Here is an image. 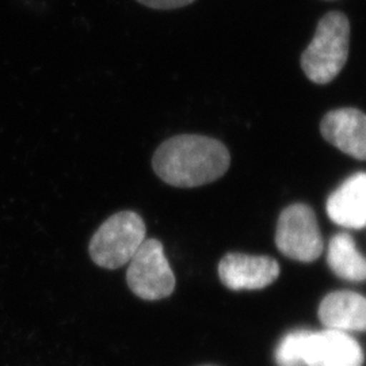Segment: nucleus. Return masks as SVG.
Masks as SVG:
<instances>
[{"label": "nucleus", "mask_w": 366, "mask_h": 366, "mask_svg": "<svg viewBox=\"0 0 366 366\" xmlns=\"http://www.w3.org/2000/svg\"><path fill=\"white\" fill-rule=\"evenodd\" d=\"M307 334V330H297L289 332L280 342L277 352H275V361L280 366L300 365V353L302 340Z\"/></svg>", "instance_id": "f8f14e48"}, {"label": "nucleus", "mask_w": 366, "mask_h": 366, "mask_svg": "<svg viewBox=\"0 0 366 366\" xmlns=\"http://www.w3.org/2000/svg\"><path fill=\"white\" fill-rule=\"evenodd\" d=\"M145 222L136 212L124 210L109 217L92 236L90 257L98 266L114 270L131 261L145 240Z\"/></svg>", "instance_id": "7ed1b4c3"}, {"label": "nucleus", "mask_w": 366, "mask_h": 366, "mask_svg": "<svg viewBox=\"0 0 366 366\" xmlns=\"http://www.w3.org/2000/svg\"><path fill=\"white\" fill-rule=\"evenodd\" d=\"M319 319L331 330L366 331V297L349 290L332 292L322 301Z\"/></svg>", "instance_id": "9d476101"}, {"label": "nucleus", "mask_w": 366, "mask_h": 366, "mask_svg": "<svg viewBox=\"0 0 366 366\" xmlns=\"http://www.w3.org/2000/svg\"><path fill=\"white\" fill-rule=\"evenodd\" d=\"M328 266L342 280L352 282L366 281V257L355 246L353 237L338 234L330 242Z\"/></svg>", "instance_id": "9b49d317"}, {"label": "nucleus", "mask_w": 366, "mask_h": 366, "mask_svg": "<svg viewBox=\"0 0 366 366\" xmlns=\"http://www.w3.org/2000/svg\"><path fill=\"white\" fill-rule=\"evenodd\" d=\"M300 364L307 366H362L364 352L345 331H307L301 346Z\"/></svg>", "instance_id": "423d86ee"}, {"label": "nucleus", "mask_w": 366, "mask_h": 366, "mask_svg": "<svg viewBox=\"0 0 366 366\" xmlns=\"http://www.w3.org/2000/svg\"><path fill=\"white\" fill-rule=\"evenodd\" d=\"M139 4L152 10H175L182 9L196 0H136Z\"/></svg>", "instance_id": "ddd939ff"}, {"label": "nucleus", "mask_w": 366, "mask_h": 366, "mask_svg": "<svg viewBox=\"0 0 366 366\" xmlns=\"http://www.w3.org/2000/svg\"><path fill=\"white\" fill-rule=\"evenodd\" d=\"M275 244L290 259L314 262L323 251V239L312 208L293 204L278 219Z\"/></svg>", "instance_id": "39448f33"}, {"label": "nucleus", "mask_w": 366, "mask_h": 366, "mask_svg": "<svg viewBox=\"0 0 366 366\" xmlns=\"http://www.w3.org/2000/svg\"><path fill=\"white\" fill-rule=\"evenodd\" d=\"M350 24L345 14L331 11L317 24L314 39L301 56V68L316 84H327L347 61Z\"/></svg>", "instance_id": "f03ea898"}, {"label": "nucleus", "mask_w": 366, "mask_h": 366, "mask_svg": "<svg viewBox=\"0 0 366 366\" xmlns=\"http://www.w3.org/2000/svg\"><path fill=\"white\" fill-rule=\"evenodd\" d=\"M222 284L232 290H257L273 284L280 275V264L269 257L228 254L219 264Z\"/></svg>", "instance_id": "0eeeda50"}, {"label": "nucleus", "mask_w": 366, "mask_h": 366, "mask_svg": "<svg viewBox=\"0 0 366 366\" xmlns=\"http://www.w3.org/2000/svg\"><path fill=\"white\" fill-rule=\"evenodd\" d=\"M328 217L345 228L366 227V172H358L328 197Z\"/></svg>", "instance_id": "1a4fd4ad"}, {"label": "nucleus", "mask_w": 366, "mask_h": 366, "mask_svg": "<svg viewBox=\"0 0 366 366\" xmlns=\"http://www.w3.org/2000/svg\"><path fill=\"white\" fill-rule=\"evenodd\" d=\"M128 287L137 297L147 301L169 297L175 289V275L157 239H145L129 261Z\"/></svg>", "instance_id": "20e7f679"}, {"label": "nucleus", "mask_w": 366, "mask_h": 366, "mask_svg": "<svg viewBox=\"0 0 366 366\" xmlns=\"http://www.w3.org/2000/svg\"><path fill=\"white\" fill-rule=\"evenodd\" d=\"M231 163L222 142L199 136L179 134L157 147L152 167L163 182L175 187H197L222 177Z\"/></svg>", "instance_id": "f257e3e1"}, {"label": "nucleus", "mask_w": 366, "mask_h": 366, "mask_svg": "<svg viewBox=\"0 0 366 366\" xmlns=\"http://www.w3.org/2000/svg\"><path fill=\"white\" fill-rule=\"evenodd\" d=\"M320 132L342 152L366 160V114L361 110L343 107L330 112L322 119Z\"/></svg>", "instance_id": "6e6552de"}]
</instances>
